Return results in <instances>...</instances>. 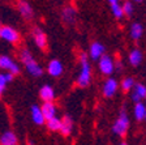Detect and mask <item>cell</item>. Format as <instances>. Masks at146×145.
<instances>
[{
	"mask_svg": "<svg viewBox=\"0 0 146 145\" xmlns=\"http://www.w3.org/2000/svg\"><path fill=\"white\" fill-rule=\"evenodd\" d=\"M20 59H21L22 64L25 65L26 71L30 73L31 76H34V77H40V76L43 75V68L38 64V61L33 57V55L30 54L29 50L24 48V50L20 52Z\"/></svg>",
	"mask_w": 146,
	"mask_h": 145,
	"instance_id": "obj_1",
	"label": "cell"
},
{
	"mask_svg": "<svg viewBox=\"0 0 146 145\" xmlns=\"http://www.w3.org/2000/svg\"><path fill=\"white\" fill-rule=\"evenodd\" d=\"M89 57L90 56L86 55L85 52H81V55H80L81 68H80V73L77 77V85L81 88H86L91 81V67L89 64Z\"/></svg>",
	"mask_w": 146,
	"mask_h": 145,
	"instance_id": "obj_2",
	"label": "cell"
},
{
	"mask_svg": "<svg viewBox=\"0 0 146 145\" xmlns=\"http://www.w3.org/2000/svg\"><path fill=\"white\" fill-rule=\"evenodd\" d=\"M128 128H129V118L125 111H121L119 118L115 120L112 126V132L115 133L116 136H125V133L128 132Z\"/></svg>",
	"mask_w": 146,
	"mask_h": 145,
	"instance_id": "obj_3",
	"label": "cell"
},
{
	"mask_svg": "<svg viewBox=\"0 0 146 145\" xmlns=\"http://www.w3.org/2000/svg\"><path fill=\"white\" fill-rule=\"evenodd\" d=\"M0 38L8 43H18L21 37H20V33L16 30L15 27L3 25L0 27Z\"/></svg>",
	"mask_w": 146,
	"mask_h": 145,
	"instance_id": "obj_4",
	"label": "cell"
},
{
	"mask_svg": "<svg viewBox=\"0 0 146 145\" xmlns=\"http://www.w3.org/2000/svg\"><path fill=\"white\" fill-rule=\"evenodd\" d=\"M98 67H99V71L104 76H111L113 73V71L116 69L113 59L110 55H106V54L98 60Z\"/></svg>",
	"mask_w": 146,
	"mask_h": 145,
	"instance_id": "obj_5",
	"label": "cell"
},
{
	"mask_svg": "<svg viewBox=\"0 0 146 145\" xmlns=\"http://www.w3.org/2000/svg\"><path fill=\"white\" fill-rule=\"evenodd\" d=\"M0 68L3 71H8V72L13 73V75H18L20 73V65L13 60L12 57H9L8 55H1L0 56Z\"/></svg>",
	"mask_w": 146,
	"mask_h": 145,
	"instance_id": "obj_6",
	"label": "cell"
},
{
	"mask_svg": "<svg viewBox=\"0 0 146 145\" xmlns=\"http://www.w3.org/2000/svg\"><path fill=\"white\" fill-rule=\"evenodd\" d=\"M117 88H119L117 81H116L115 79H112V77H110L103 84V89H102L103 96L106 97V98H111V97L115 96V93L117 92Z\"/></svg>",
	"mask_w": 146,
	"mask_h": 145,
	"instance_id": "obj_7",
	"label": "cell"
},
{
	"mask_svg": "<svg viewBox=\"0 0 146 145\" xmlns=\"http://www.w3.org/2000/svg\"><path fill=\"white\" fill-rule=\"evenodd\" d=\"M104 51L106 48L102 43L99 42H94L90 45V48H89V56H90L91 60H99L100 57L104 55Z\"/></svg>",
	"mask_w": 146,
	"mask_h": 145,
	"instance_id": "obj_8",
	"label": "cell"
},
{
	"mask_svg": "<svg viewBox=\"0 0 146 145\" xmlns=\"http://www.w3.org/2000/svg\"><path fill=\"white\" fill-rule=\"evenodd\" d=\"M33 39L39 48L47 47V37L40 27H34L33 29Z\"/></svg>",
	"mask_w": 146,
	"mask_h": 145,
	"instance_id": "obj_9",
	"label": "cell"
},
{
	"mask_svg": "<svg viewBox=\"0 0 146 145\" xmlns=\"http://www.w3.org/2000/svg\"><path fill=\"white\" fill-rule=\"evenodd\" d=\"M18 7V12L21 13V16L25 18V20H31L34 16V11H33V7L30 4L25 1V0H20L17 4Z\"/></svg>",
	"mask_w": 146,
	"mask_h": 145,
	"instance_id": "obj_10",
	"label": "cell"
},
{
	"mask_svg": "<svg viewBox=\"0 0 146 145\" xmlns=\"http://www.w3.org/2000/svg\"><path fill=\"white\" fill-rule=\"evenodd\" d=\"M63 71H64V68H63L61 61L56 60V59L51 60L48 63V65H47V72H48V75L52 76V77H59V76H61Z\"/></svg>",
	"mask_w": 146,
	"mask_h": 145,
	"instance_id": "obj_11",
	"label": "cell"
},
{
	"mask_svg": "<svg viewBox=\"0 0 146 145\" xmlns=\"http://www.w3.org/2000/svg\"><path fill=\"white\" fill-rule=\"evenodd\" d=\"M30 114H31V119L33 122L36 124V126H43L46 123V118L43 115V111H42V107L36 105H33L31 106V110H30Z\"/></svg>",
	"mask_w": 146,
	"mask_h": 145,
	"instance_id": "obj_12",
	"label": "cell"
},
{
	"mask_svg": "<svg viewBox=\"0 0 146 145\" xmlns=\"http://www.w3.org/2000/svg\"><path fill=\"white\" fill-rule=\"evenodd\" d=\"M39 98L43 102H48V101L55 100V90L51 85H43L39 89Z\"/></svg>",
	"mask_w": 146,
	"mask_h": 145,
	"instance_id": "obj_13",
	"label": "cell"
},
{
	"mask_svg": "<svg viewBox=\"0 0 146 145\" xmlns=\"http://www.w3.org/2000/svg\"><path fill=\"white\" fill-rule=\"evenodd\" d=\"M42 107L43 115H44L46 120L56 116V106H55L54 101H48V102H43V105L40 106Z\"/></svg>",
	"mask_w": 146,
	"mask_h": 145,
	"instance_id": "obj_14",
	"label": "cell"
},
{
	"mask_svg": "<svg viewBox=\"0 0 146 145\" xmlns=\"http://www.w3.org/2000/svg\"><path fill=\"white\" fill-rule=\"evenodd\" d=\"M73 131V120L70 116L65 115L63 118V123H61V128H60V133L64 137L70 136V133Z\"/></svg>",
	"mask_w": 146,
	"mask_h": 145,
	"instance_id": "obj_15",
	"label": "cell"
},
{
	"mask_svg": "<svg viewBox=\"0 0 146 145\" xmlns=\"http://www.w3.org/2000/svg\"><path fill=\"white\" fill-rule=\"evenodd\" d=\"M61 20H63L65 24L70 25L76 21V9L73 7H67V8L63 9V13H61Z\"/></svg>",
	"mask_w": 146,
	"mask_h": 145,
	"instance_id": "obj_16",
	"label": "cell"
},
{
	"mask_svg": "<svg viewBox=\"0 0 146 145\" xmlns=\"http://www.w3.org/2000/svg\"><path fill=\"white\" fill-rule=\"evenodd\" d=\"M18 139L16 136V133L12 132V131H7L0 137V144L1 145H16Z\"/></svg>",
	"mask_w": 146,
	"mask_h": 145,
	"instance_id": "obj_17",
	"label": "cell"
},
{
	"mask_svg": "<svg viewBox=\"0 0 146 145\" xmlns=\"http://www.w3.org/2000/svg\"><path fill=\"white\" fill-rule=\"evenodd\" d=\"M129 33H131V38L133 41L141 39L143 35V26L140 24V22H133V24L131 25Z\"/></svg>",
	"mask_w": 146,
	"mask_h": 145,
	"instance_id": "obj_18",
	"label": "cell"
},
{
	"mask_svg": "<svg viewBox=\"0 0 146 145\" xmlns=\"http://www.w3.org/2000/svg\"><path fill=\"white\" fill-rule=\"evenodd\" d=\"M129 64L133 67H138L141 63H142V59H143V55L142 52H141V50H138V48H134V50H132L131 52H129Z\"/></svg>",
	"mask_w": 146,
	"mask_h": 145,
	"instance_id": "obj_19",
	"label": "cell"
},
{
	"mask_svg": "<svg viewBox=\"0 0 146 145\" xmlns=\"http://www.w3.org/2000/svg\"><path fill=\"white\" fill-rule=\"evenodd\" d=\"M134 118L136 120H145V114H146V103H143L142 101L134 103V110H133Z\"/></svg>",
	"mask_w": 146,
	"mask_h": 145,
	"instance_id": "obj_20",
	"label": "cell"
},
{
	"mask_svg": "<svg viewBox=\"0 0 146 145\" xmlns=\"http://www.w3.org/2000/svg\"><path fill=\"white\" fill-rule=\"evenodd\" d=\"M61 123H63V119L58 118V116H54V118L46 120V126H47V128H48L50 131H52V132H58V131L60 132Z\"/></svg>",
	"mask_w": 146,
	"mask_h": 145,
	"instance_id": "obj_21",
	"label": "cell"
},
{
	"mask_svg": "<svg viewBox=\"0 0 146 145\" xmlns=\"http://www.w3.org/2000/svg\"><path fill=\"white\" fill-rule=\"evenodd\" d=\"M13 77H15V75L11 72H3L1 75H0V93H4V90H5V86L8 82H11L13 80Z\"/></svg>",
	"mask_w": 146,
	"mask_h": 145,
	"instance_id": "obj_22",
	"label": "cell"
},
{
	"mask_svg": "<svg viewBox=\"0 0 146 145\" xmlns=\"http://www.w3.org/2000/svg\"><path fill=\"white\" fill-rule=\"evenodd\" d=\"M111 12H112V15L115 18H123V16L125 15L124 9H123V5L120 3L111 4Z\"/></svg>",
	"mask_w": 146,
	"mask_h": 145,
	"instance_id": "obj_23",
	"label": "cell"
},
{
	"mask_svg": "<svg viewBox=\"0 0 146 145\" xmlns=\"http://www.w3.org/2000/svg\"><path fill=\"white\" fill-rule=\"evenodd\" d=\"M134 85H136V82H134V80L132 77H125L121 81V89L124 92H129L134 88Z\"/></svg>",
	"mask_w": 146,
	"mask_h": 145,
	"instance_id": "obj_24",
	"label": "cell"
},
{
	"mask_svg": "<svg viewBox=\"0 0 146 145\" xmlns=\"http://www.w3.org/2000/svg\"><path fill=\"white\" fill-rule=\"evenodd\" d=\"M133 92L138 94V96H140L142 100H145V98H146V86L143 84H141V82H138V84L134 85Z\"/></svg>",
	"mask_w": 146,
	"mask_h": 145,
	"instance_id": "obj_25",
	"label": "cell"
},
{
	"mask_svg": "<svg viewBox=\"0 0 146 145\" xmlns=\"http://www.w3.org/2000/svg\"><path fill=\"white\" fill-rule=\"evenodd\" d=\"M123 9H124V13L125 16H128V17H131L132 15H133V4L131 3V1H128V0H125L124 3H123Z\"/></svg>",
	"mask_w": 146,
	"mask_h": 145,
	"instance_id": "obj_26",
	"label": "cell"
},
{
	"mask_svg": "<svg viewBox=\"0 0 146 145\" xmlns=\"http://www.w3.org/2000/svg\"><path fill=\"white\" fill-rule=\"evenodd\" d=\"M131 98H132V102H134V103H137V102H140V101H142V98H141L140 96L137 93H132V96H131Z\"/></svg>",
	"mask_w": 146,
	"mask_h": 145,
	"instance_id": "obj_27",
	"label": "cell"
},
{
	"mask_svg": "<svg viewBox=\"0 0 146 145\" xmlns=\"http://www.w3.org/2000/svg\"><path fill=\"white\" fill-rule=\"evenodd\" d=\"M115 67H116V69H117V71H121V68H123V64H121V61H120V60L115 61Z\"/></svg>",
	"mask_w": 146,
	"mask_h": 145,
	"instance_id": "obj_28",
	"label": "cell"
},
{
	"mask_svg": "<svg viewBox=\"0 0 146 145\" xmlns=\"http://www.w3.org/2000/svg\"><path fill=\"white\" fill-rule=\"evenodd\" d=\"M119 1H120V0H108L110 5H111V4H115V3H119Z\"/></svg>",
	"mask_w": 146,
	"mask_h": 145,
	"instance_id": "obj_29",
	"label": "cell"
},
{
	"mask_svg": "<svg viewBox=\"0 0 146 145\" xmlns=\"http://www.w3.org/2000/svg\"><path fill=\"white\" fill-rule=\"evenodd\" d=\"M133 1H136V3H141L142 0H133Z\"/></svg>",
	"mask_w": 146,
	"mask_h": 145,
	"instance_id": "obj_30",
	"label": "cell"
},
{
	"mask_svg": "<svg viewBox=\"0 0 146 145\" xmlns=\"http://www.w3.org/2000/svg\"><path fill=\"white\" fill-rule=\"evenodd\" d=\"M145 120H146V114H145Z\"/></svg>",
	"mask_w": 146,
	"mask_h": 145,
	"instance_id": "obj_31",
	"label": "cell"
},
{
	"mask_svg": "<svg viewBox=\"0 0 146 145\" xmlns=\"http://www.w3.org/2000/svg\"><path fill=\"white\" fill-rule=\"evenodd\" d=\"M145 103H146V98H145Z\"/></svg>",
	"mask_w": 146,
	"mask_h": 145,
	"instance_id": "obj_32",
	"label": "cell"
}]
</instances>
